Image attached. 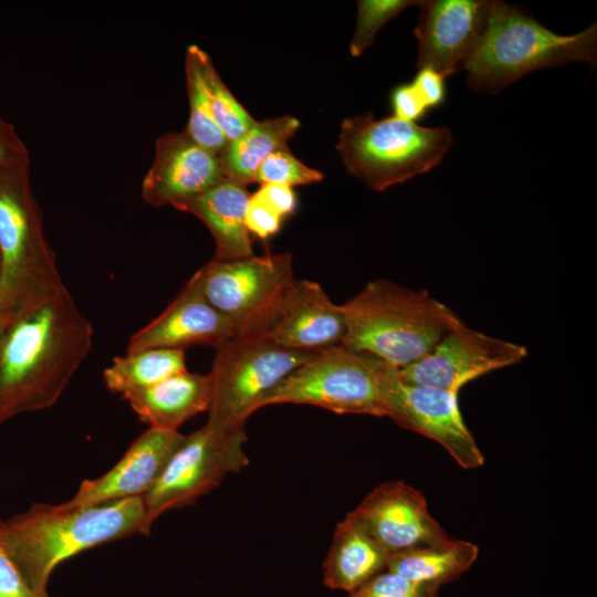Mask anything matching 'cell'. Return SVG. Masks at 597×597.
<instances>
[{
	"mask_svg": "<svg viewBox=\"0 0 597 597\" xmlns=\"http://www.w3.org/2000/svg\"><path fill=\"white\" fill-rule=\"evenodd\" d=\"M92 344L93 326L66 286L13 320L0 337V425L53 406Z\"/></svg>",
	"mask_w": 597,
	"mask_h": 597,
	"instance_id": "obj_1",
	"label": "cell"
},
{
	"mask_svg": "<svg viewBox=\"0 0 597 597\" xmlns=\"http://www.w3.org/2000/svg\"><path fill=\"white\" fill-rule=\"evenodd\" d=\"M143 496L66 507L35 503L8 521L3 542L28 584L49 594L53 570L65 559L100 544L142 532Z\"/></svg>",
	"mask_w": 597,
	"mask_h": 597,
	"instance_id": "obj_2",
	"label": "cell"
},
{
	"mask_svg": "<svg viewBox=\"0 0 597 597\" xmlns=\"http://www.w3.org/2000/svg\"><path fill=\"white\" fill-rule=\"evenodd\" d=\"M342 307L346 321L343 345L397 369L422 358L463 323L427 291L384 279L368 282Z\"/></svg>",
	"mask_w": 597,
	"mask_h": 597,
	"instance_id": "obj_3",
	"label": "cell"
},
{
	"mask_svg": "<svg viewBox=\"0 0 597 597\" xmlns=\"http://www.w3.org/2000/svg\"><path fill=\"white\" fill-rule=\"evenodd\" d=\"M597 24L559 35L532 15L503 1H491L485 30L467 60V85L499 94L527 73L570 62L596 64Z\"/></svg>",
	"mask_w": 597,
	"mask_h": 597,
	"instance_id": "obj_4",
	"label": "cell"
},
{
	"mask_svg": "<svg viewBox=\"0 0 597 597\" xmlns=\"http://www.w3.org/2000/svg\"><path fill=\"white\" fill-rule=\"evenodd\" d=\"M29 170L30 165L0 172V312L9 324L65 286Z\"/></svg>",
	"mask_w": 597,
	"mask_h": 597,
	"instance_id": "obj_5",
	"label": "cell"
},
{
	"mask_svg": "<svg viewBox=\"0 0 597 597\" xmlns=\"http://www.w3.org/2000/svg\"><path fill=\"white\" fill-rule=\"evenodd\" d=\"M447 126L426 127L371 113L345 118L336 149L347 171L375 191L436 167L452 145Z\"/></svg>",
	"mask_w": 597,
	"mask_h": 597,
	"instance_id": "obj_6",
	"label": "cell"
},
{
	"mask_svg": "<svg viewBox=\"0 0 597 597\" xmlns=\"http://www.w3.org/2000/svg\"><path fill=\"white\" fill-rule=\"evenodd\" d=\"M313 353L284 348L264 335L233 336L212 362L206 426L217 433L245 431L262 399Z\"/></svg>",
	"mask_w": 597,
	"mask_h": 597,
	"instance_id": "obj_7",
	"label": "cell"
},
{
	"mask_svg": "<svg viewBox=\"0 0 597 597\" xmlns=\"http://www.w3.org/2000/svg\"><path fill=\"white\" fill-rule=\"evenodd\" d=\"M392 366L344 345L314 352L260 402L317 406L335 413L385 417L384 388Z\"/></svg>",
	"mask_w": 597,
	"mask_h": 597,
	"instance_id": "obj_8",
	"label": "cell"
},
{
	"mask_svg": "<svg viewBox=\"0 0 597 597\" xmlns=\"http://www.w3.org/2000/svg\"><path fill=\"white\" fill-rule=\"evenodd\" d=\"M207 301L223 314L235 335H264L294 281L290 253L210 260L198 270Z\"/></svg>",
	"mask_w": 597,
	"mask_h": 597,
	"instance_id": "obj_9",
	"label": "cell"
},
{
	"mask_svg": "<svg viewBox=\"0 0 597 597\" xmlns=\"http://www.w3.org/2000/svg\"><path fill=\"white\" fill-rule=\"evenodd\" d=\"M245 442V431L217 433L206 425L186 436L143 495L145 520L140 534L147 535L164 513L191 504L219 486L226 475L245 468L249 464Z\"/></svg>",
	"mask_w": 597,
	"mask_h": 597,
	"instance_id": "obj_10",
	"label": "cell"
},
{
	"mask_svg": "<svg viewBox=\"0 0 597 597\" xmlns=\"http://www.w3.org/2000/svg\"><path fill=\"white\" fill-rule=\"evenodd\" d=\"M384 405L385 417L438 442L461 468L475 469L484 463L462 418L457 392L406 383L391 367L385 381Z\"/></svg>",
	"mask_w": 597,
	"mask_h": 597,
	"instance_id": "obj_11",
	"label": "cell"
},
{
	"mask_svg": "<svg viewBox=\"0 0 597 597\" xmlns=\"http://www.w3.org/2000/svg\"><path fill=\"white\" fill-rule=\"evenodd\" d=\"M526 355L524 346L489 336L462 323L422 358L397 373L406 383L459 394L468 383L515 365Z\"/></svg>",
	"mask_w": 597,
	"mask_h": 597,
	"instance_id": "obj_12",
	"label": "cell"
},
{
	"mask_svg": "<svg viewBox=\"0 0 597 597\" xmlns=\"http://www.w3.org/2000/svg\"><path fill=\"white\" fill-rule=\"evenodd\" d=\"M349 514L389 554L453 540L430 515L423 494L402 481L377 485Z\"/></svg>",
	"mask_w": 597,
	"mask_h": 597,
	"instance_id": "obj_13",
	"label": "cell"
},
{
	"mask_svg": "<svg viewBox=\"0 0 597 597\" xmlns=\"http://www.w3.org/2000/svg\"><path fill=\"white\" fill-rule=\"evenodd\" d=\"M417 67L447 77L463 69L488 23L489 0H425L419 4Z\"/></svg>",
	"mask_w": 597,
	"mask_h": 597,
	"instance_id": "obj_14",
	"label": "cell"
},
{
	"mask_svg": "<svg viewBox=\"0 0 597 597\" xmlns=\"http://www.w3.org/2000/svg\"><path fill=\"white\" fill-rule=\"evenodd\" d=\"M226 180L218 155L186 132L157 138L154 160L142 182V198L154 207L175 206Z\"/></svg>",
	"mask_w": 597,
	"mask_h": 597,
	"instance_id": "obj_15",
	"label": "cell"
},
{
	"mask_svg": "<svg viewBox=\"0 0 597 597\" xmlns=\"http://www.w3.org/2000/svg\"><path fill=\"white\" fill-rule=\"evenodd\" d=\"M234 334L232 323L205 297L197 271L176 298L129 338L126 353L193 345L217 349Z\"/></svg>",
	"mask_w": 597,
	"mask_h": 597,
	"instance_id": "obj_16",
	"label": "cell"
},
{
	"mask_svg": "<svg viewBox=\"0 0 597 597\" xmlns=\"http://www.w3.org/2000/svg\"><path fill=\"white\" fill-rule=\"evenodd\" d=\"M185 438L178 430L148 428L115 465L98 478L84 480L61 504L76 507L143 496Z\"/></svg>",
	"mask_w": 597,
	"mask_h": 597,
	"instance_id": "obj_17",
	"label": "cell"
},
{
	"mask_svg": "<svg viewBox=\"0 0 597 597\" xmlns=\"http://www.w3.org/2000/svg\"><path fill=\"white\" fill-rule=\"evenodd\" d=\"M346 321L342 305L311 280H296L264 334L275 344L294 350L317 352L343 345Z\"/></svg>",
	"mask_w": 597,
	"mask_h": 597,
	"instance_id": "obj_18",
	"label": "cell"
},
{
	"mask_svg": "<svg viewBox=\"0 0 597 597\" xmlns=\"http://www.w3.org/2000/svg\"><path fill=\"white\" fill-rule=\"evenodd\" d=\"M250 197L244 186L226 179L174 208L196 216L206 224L214 240L212 259L234 260L254 254L245 227Z\"/></svg>",
	"mask_w": 597,
	"mask_h": 597,
	"instance_id": "obj_19",
	"label": "cell"
},
{
	"mask_svg": "<svg viewBox=\"0 0 597 597\" xmlns=\"http://www.w3.org/2000/svg\"><path fill=\"white\" fill-rule=\"evenodd\" d=\"M122 398L149 428L177 430L190 418L208 410L211 380L209 374L184 370Z\"/></svg>",
	"mask_w": 597,
	"mask_h": 597,
	"instance_id": "obj_20",
	"label": "cell"
},
{
	"mask_svg": "<svg viewBox=\"0 0 597 597\" xmlns=\"http://www.w3.org/2000/svg\"><path fill=\"white\" fill-rule=\"evenodd\" d=\"M389 556L348 513L334 530L323 564L324 585L350 593L385 570Z\"/></svg>",
	"mask_w": 597,
	"mask_h": 597,
	"instance_id": "obj_21",
	"label": "cell"
},
{
	"mask_svg": "<svg viewBox=\"0 0 597 597\" xmlns=\"http://www.w3.org/2000/svg\"><path fill=\"white\" fill-rule=\"evenodd\" d=\"M300 127L293 116L255 122L237 139L229 140L218 155L227 180L247 187L262 161L272 153L289 148L287 142Z\"/></svg>",
	"mask_w": 597,
	"mask_h": 597,
	"instance_id": "obj_22",
	"label": "cell"
},
{
	"mask_svg": "<svg viewBox=\"0 0 597 597\" xmlns=\"http://www.w3.org/2000/svg\"><path fill=\"white\" fill-rule=\"evenodd\" d=\"M479 555V547L468 541L452 540L446 545L415 548L390 554L386 569L416 584L441 586L458 579Z\"/></svg>",
	"mask_w": 597,
	"mask_h": 597,
	"instance_id": "obj_23",
	"label": "cell"
},
{
	"mask_svg": "<svg viewBox=\"0 0 597 597\" xmlns=\"http://www.w3.org/2000/svg\"><path fill=\"white\" fill-rule=\"evenodd\" d=\"M187 370L184 349L147 348L115 357L104 370L106 387L121 396L149 388Z\"/></svg>",
	"mask_w": 597,
	"mask_h": 597,
	"instance_id": "obj_24",
	"label": "cell"
},
{
	"mask_svg": "<svg viewBox=\"0 0 597 597\" xmlns=\"http://www.w3.org/2000/svg\"><path fill=\"white\" fill-rule=\"evenodd\" d=\"M205 51L192 44L187 48L185 73L189 98L186 134L198 145L219 155L228 139L212 115L203 72Z\"/></svg>",
	"mask_w": 597,
	"mask_h": 597,
	"instance_id": "obj_25",
	"label": "cell"
},
{
	"mask_svg": "<svg viewBox=\"0 0 597 597\" xmlns=\"http://www.w3.org/2000/svg\"><path fill=\"white\" fill-rule=\"evenodd\" d=\"M203 72L214 121L228 142L242 136L256 121L234 98L216 71L210 56L203 54Z\"/></svg>",
	"mask_w": 597,
	"mask_h": 597,
	"instance_id": "obj_26",
	"label": "cell"
},
{
	"mask_svg": "<svg viewBox=\"0 0 597 597\" xmlns=\"http://www.w3.org/2000/svg\"><path fill=\"white\" fill-rule=\"evenodd\" d=\"M418 0H360L357 1L358 15L355 33L353 35L349 52L354 57L359 56L369 48L378 31L389 20L397 17L401 11L419 6Z\"/></svg>",
	"mask_w": 597,
	"mask_h": 597,
	"instance_id": "obj_27",
	"label": "cell"
},
{
	"mask_svg": "<svg viewBox=\"0 0 597 597\" xmlns=\"http://www.w3.org/2000/svg\"><path fill=\"white\" fill-rule=\"evenodd\" d=\"M323 178L322 171L306 166L286 148L272 153L262 161L255 172L254 182L292 187L320 182Z\"/></svg>",
	"mask_w": 597,
	"mask_h": 597,
	"instance_id": "obj_28",
	"label": "cell"
},
{
	"mask_svg": "<svg viewBox=\"0 0 597 597\" xmlns=\"http://www.w3.org/2000/svg\"><path fill=\"white\" fill-rule=\"evenodd\" d=\"M438 594L437 587L416 584L385 569L350 591L348 597H438Z\"/></svg>",
	"mask_w": 597,
	"mask_h": 597,
	"instance_id": "obj_29",
	"label": "cell"
},
{
	"mask_svg": "<svg viewBox=\"0 0 597 597\" xmlns=\"http://www.w3.org/2000/svg\"><path fill=\"white\" fill-rule=\"evenodd\" d=\"M0 597H51L34 590L9 553L1 534L0 520Z\"/></svg>",
	"mask_w": 597,
	"mask_h": 597,
	"instance_id": "obj_30",
	"label": "cell"
},
{
	"mask_svg": "<svg viewBox=\"0 0 597 597\" xmlns=\"http://www.w3.org/2000/svg\"><path fill=\"white\" fill-rule=\"evenodd\" d=\"M30 165L29 151L14 127L0 117V172Z\"/></svg>",
	"mask_w": 597,
	"mask_h": 597,
	"instance_id": "obj_31",
	"label": "cell"
},
{
	"mask_svg": "<svg viewBox=\"0 0 597 597\" xmlns=\"http://www.w3.org/2000/svg\"><path fill=\"white\" fill-rule=\"evenodd\" d=\"M390 104L395 117L417 123L430 112L423 104L412 83L397 85L390 94Z\"/></svg>",
	"mask_w": 597,
	"mask_h": 597,
	"instance_id": "obj_32",
	"label": "cell"
},
{
	"mask_svg": "<svg viewBox=\"0 0 597 597\" xmlns=\"http://www.w3.org/2000/svg\"><path fill=\"white\" fill-rule=\"evenodd\" d=\"M282 218L251 195L247 211L245 227L249 232L254 233L261 239H266L275 234L281 227Z\"/></svg>",
	"mask_w": 597,
	"mask_h": 597,
	"instance_id": "obj_33",
	"label": "cell"
},
{
	"mask_svg": "<svg viewBox=\"0 0 597 597\" xmlns=\"http://www.w3.org/2000/svg\"><path fill=\"white\" fill-rule=\"evenodd\" d=\"M418 70L411 82L417 93L429 111L440 107L447 100L446 77L428 67Z\"/></svg>",
	"mask_w": 597,
	"mask_h": 597,
	"instance_id": "obj_34",
	"label": "cell"
},
{
	"mask_svg": "<svg viewBox=\"0 0 597 597\" xmlns=\"http://www.w3.org/2000/svg\"><path fill=\"white\" fill-rule=\"evenodd\" d=\"M253 195L282 219L296 208V196L290 186L264 184Z\"/></svg>",
	"mask_w": 597,
	"mask_h": 597,
	"instance_id": "obj_35",
	"label": "cell"
},
{
	"mask_svg": "<svg viewBox=\"0 0 597 597\" xmlns=\"http://www.w3.org/2000/svg\"><path fill=\"white\" fill-rule=\"evenodd\" d=\"M8 325H9L8 321L6 320L3 314L0 312V337Z\"/></svg>",
	"mask_w": 597,
	"mask_h": 597,
	"instance_id": "obj_36",
	"label": "cell"
},
{
	"mask_svg": "<svg viewBox=\"0 0 597 597\" xmlns=\"http://www.w3.org/2000/svg\"><path fill=\"white\" fill-rule=\"evenodd\" d=\"M0 271H1V255H0Z\"/></svg>",
	"mask_w": 597,
	"mask_h": 597,
	"instance_id": "obj_37",
	"label": "cell"
}]
</instances>
